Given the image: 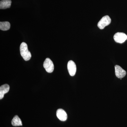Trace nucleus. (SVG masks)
Listing matches in <instances>:
<instances>
[{
	"label": "nucleus",
	"instance_id": "423d86ee",
	"mask_svg": "<svg viewBox=\"0 0 127 127\" xmlns=\"http://www.w3.org/2000/svg\"><path fill=\"white\" fill-rule=\"evenodd\" d=\"M115 74L116 77L119 78L124 77L127 74L126 71L123 69L120 66L116 65L115 66Z\"/></svg>",
	"mask_w": 127,
	"mask_h": 127
},
{
	"label": "nucleus",
	"instance_id": "39448f33",
	"mask_svg": "<svg viewBox=\"0 0 127 127\" xmlns=\"http://www.w3.org/2000/svg\"><path fill=\"white\" fill-rule=\"evenodd\" d=\"M67 67L70 75L72 76H74L76 71V66L75 63L72 61H69L67 63Z\"/></svg>",
	"mask_w": 127,
	"mask_h": 127
},
{
	"label": "nucleus",
	"instance_id": "0eeeda50",
	"mask_svg": "<svg viewBox=\"0 0 127 127\" xmlns=\"http://www.w3.org/2000/svg\"><path fill=\"white\" fill-rule=\"evenodd\" d=\"M56 115L58 118L62 121H66L67 119V114L64 110L59 109L57 110Z\"/></svg>",
	"mask_w": 127,
	"mask_h": 127
},
{
	"label": "nucleus",
	"instance_id": "f257e3e1",
	"mask_svg": "<svg viewBox=\"0 0 127 127\" xmlns=\"http://www.w3.org/2000/svg\"><path fill=\"white\" fill-rule=\"evenodd\" d=\"M21 55L23 59L26 61H28L31 59L32 55L31 52L28 50L26 43L23 42L21 44L20 47Z\"/></svg>",
	"mask_w": 127,
	"mask_h": 127
},
{
	"label": "nucleus",
	"instance_id": "9b49d317",
	"mask_svg": "<svg viewBox=\"0 0 127 127\" xmlns=\"http://www.w3.org/2000/svg\"><path fill=\"white\" fill-rule=\"evenodd\" d=\"M10 24L8 22H0V29L3 31H7L10 29Z\"/></svg>",
	"mask_w": 127,
	"mask_h": 127
},
{
	"label": "nucleus",
	"instance_id": "6e6552de",
	"mask_svg": "<svg viewBox=\"0 0 127 127\" xmlns=\"http://www.w3.org/2000/svg\"><path fill=\"white\" fill-rule=\"evenodd\" d=\"M10 87L7 84H4L0 87V99L1 100L4 97V94L8 93Z\"/></svg>",
	"mask_w": 127,
	"mask_h": 127
},
{
	"label": "nucleus",
	"instance_id": "20e7f679",
	"mask_svg": "<svg viewBox=\"0 0 127 127\" xmlns=\"http://www.w3.org/2000/svg\"><path fill=\"white\" fill-rule=\"evenodd\" d=\"M113 38L116 42L122 43L127 40V36L123 32H118L114 35Z\"/></svg>",
	"mask_w": 127,
	"mask_h": 127
},
{
	"label": "nucleus",
	"instance_id": "1a4fd4ad",
	"mask_svg": "<svg viewBox=\"0 0 127 127\" xmlns=\"http://www.w3.org/2000/svg\"><path fill=\"white\" fill-rule=\"evenodd\" d=\"M11 0H2L0 2V9H6L11 6Z\"/></svg>",
	"mask_w": 127,
	"mask_h": 127
},
{
	"label": "nucleus",
	"instance_id": "f03ea898",
	"mask_svg": "<svg viewBox=\"0 0 127 127\" xmlns=\"http://www.w3.org/2000/svg\"><path fill=\"white\" fill-rule=\"evenodd\" d=\"M111 18L109 16H104L98 23V27L101 30H102L104 29L105 27L109 25L111 23Z\"/></svg>",
	"mask_w": 127,
	"mask_h": 127
},
{
	"label": "nucleus",
	"instance_id": "7ed1b4c3",
	"mask_svg": "<svg viewBox=\"0 0 127 127\" xmlns=\"http://www.w3.org/2000/svg\"><path fill=\"white\" fill-rule=\"evenodd\" d=\"M43 67L48 73H52L54 69V66L52 61L49 58H47L43 63Z\"/></svg>",
	"mask_w": 127,
	"mask_h": 127
},
{
	"label": "nucleus",
	"instance_id": "9d476101",
	"mask_svg": "<svg viewBox=\"0 0 127 127\" xmlns=\"http://www.w3.org/2000/svg\"><path fill=\"white\" fill-rule=\"evenodd\" d=\"M11 124L15 127L22 126V125L21 120L18 116L17 115L14 116V118L12 120Z\"/></svg>",
	"mask_w": 127,
	"mask_h": 127
}]
</instances>
